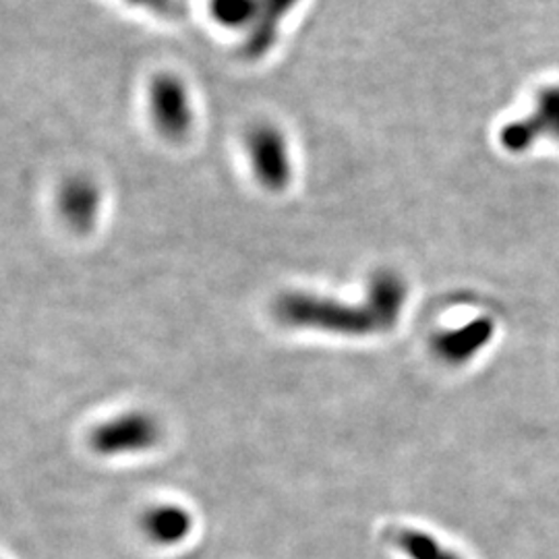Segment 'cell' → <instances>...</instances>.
I'll return each instance as SVG.
<instances>
[{
  "label": "cell",
  "instance_id": "cell-8",
  "mask_svg": "<svg viewBox=\"0 0 559 559\" xmlns=\"http://www.w3.org/2000/svg\"><path fill=\"white\" fill-rule=\"evenodd\" d=\"M143 533L158 545H177L187 539L193 528V516L189 510L166 503L147 510L141 519Z\"/></svg>",
  "mask_w": 559,
  "mask_h": 559
},
{
  "label": "cell",
  "instance_id": "cell-12",
  "mask_svg": "<svg viewBox=\"0 0 559 559\" xmlns=\"http://www.w3.org/2000/svg\"><path fill=\"white\" fill-rule=\"evenodd\" d=\"M124 2L145 9V11H152L162 17H179L182 13L180 0H124Z\"/></svg>",
  "mask_w": 559,
  "mask_h": 559
},
{
  "label": "cell",
  "instance_id": "cell-5",
  "mask_svg": "<svg viewBox=\"0 0 559 559\" xmlns=\"http://www.w3.org/2000/svg\"><path fill=\"white\" fill-rule=\"evenodd\" d=\"M60 218L75 233H87L94 228L100 214V187L83 175L69 177L60 185L57 195Z\"/></svg>",
  "mask_w": 559,
  "mask_h": 559
},
{
  "label": "cell",
  "instance_id": "cell-1",
  "mask_svg": "<svg viewBox=\"0 0 559 559\" xmlns=\"http://www.w3.org/2000/svg\"><path fill=\"white\" fill-rule=\"evenodd\" d=\"M274 316L286 328L320 330L353 338L392 330L369 297L362 305H350L311 293H286L274 302Z\"/></svg>",
  "mask_w": 559,
  "mask_h": 559
},
{
  "label": "cell",
  "instance_id": "cell-3",
  "mask_svg": "<svg viewBox=\"0 0 559 559\" xmlns=\"http://www.w3.org/2000/svg\"><path fill=\"white\" fill-rule=\"evenodd\" d=\"M160 440V423L143 411H131L98 425L90 445L100 456H122L150 450Z\"/></svg>",
  "mask_w": 559,
  "mask_h": 559
},
{
  "label": "cell",
  "instance_id": "cell-2",
  "mask_svg": "<svg viewBox=\"0 0 559 559\" xmlns=\"http://www.w3.org/2000/svg\"><path fill=\"white\" fill-rule=\"evenodd\" d=\"M245 150L251 162L253 175L267 191H284L293 179L290 150L284 133L276 124L260 122L247 131Z\"/></svg>",
  "mask_w": 559,
  "mask_h": 559
},
{
  "label": "cell",
  "instance_id": "cell-10",
  "mask_svg": "<svg viewBox=\"0 0 559 559\" xmlns=\"http://www.w3.org/2000/svg\"><path fill=\"white\" fill-rule=\"evenodd\" d=\"M385 537L408 559H462L456 551L419 528L400 526L388 531Z\"/></svg>",
  "mask_w": 559,
  "mask_h": 559
},
{
  "label": "cell",
  "instance_id": "cell-11",
  "mask_svg": "<svg viewBox=\"0 0 559 559\" xmlns=\"http://www.w3.org/2000/svg\"><path fill=\"white\" fill-rule=\"evenodd\" d=\"M260 0H210L212 20L228 29H249L258 17Z\"/></svg>",
  "mask_w": 559,
  "mask_h": 559
},
{
  "label": "cell",
  "instance_id": "cell-6",
  "mask_svg": "<svg viewBox=\"0 0 559 559\" xmlns=\"http://www.w3.org/2000/svg\"><path fill=\"white\" fill-rule=\"evenodd\" d=\"M496 323L491 318H477V320L460 325L456 330L440 332L433 338V353L448 365H464L475 359L480 350L493 340Z\"/></svg>",
  "mask_w": 559,
  "mask_h": 559
},
{
  "label": "cell",
  "instance_id": "cell-4",
  "mask_svg": "<svg viewBox=\"0 0 559 559\" xmlns=\"http://www.w3.org/2000/svg\"><path fill=\"white\" fill-rule=\"evenodd\" d=\"M150 112L166 140H182L193 127V106L185 81L162 73L150 83Z\"/></svg>",
  "mask_w": 559,
  "mask_h": 559
},
{
  "label": "cell",
  "instance_id": "cell-9",
  "mask_svg": "<svg viewBox=\"0 0 559 559\" xmlns=\"http://www.w3.org/2000/svg\"><path fill=\"white\" fill-rule=\"evenodd\" d=\"M520 122L533 145L540 138L559 143V85H545L535 98V110Z\"/></svg>",
  "mask_w": 559,
  "mask_h": 559
},
{
  "label": "cell",
  "instance_id": "cell-7",
  "mask_svg": "<svg viewBox=\"0 0 559 559\" xmlns=\"http://www.w3.org/2000/svg\"><path fill=\"white\" fill-rule=\"evenodd\" d=\"M300 0H260L258 17L249 27V36L242 44V55L247 59H263L278 41L282 21L286 20Z\"/></svg>",
  "mask_w": 559,
  "mask_h": 559
}]
</instances>
